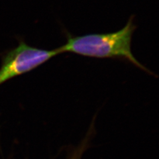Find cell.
Segmentation results:
<instances>
[{"label": "cell", "mask_w": 159, "mask_h": 159, "mask_svg": "<svg viewBox=\"0 0 159 159\" xmlns=\"http://www.w3.org/2000/svg\"><path fill=\"white\" fill-rule=\"evenodd\" d=\"M136 28L131 16L125 27L114 33L88 34L82 36H72L68 33L66 43L58 48L61 53L68 52L88 57L125 59L148 72L131 52L132 36Z\"/></svg>", "instance_id": "1"}, {"label": "cell", "mask_w": 159, "mask_h": 159, "mask_svg": "<svg viewBox=\"0 0 159 159\" xmlns=\"http://www.w3.org/2000/svg\"><path fill=\"white\" fill-rule=\"evenodd\" d=\"M84 150V148H80L78 151H76L75 153H74L73 156L70 159H80V156L82 153V151Z\"/></svg>", "instance_id": "3"}, {"label": "cell", "mask_w": 159, "mask_h": 159, "mask_svg": "<svg viewBox=\"0 0 159 159\" xmlns=\"http://www.w3.org/2000/svg\"><path fill=\"white\" fill-rule=\"evenodd\" d=\"M61 54L58 48L44 50L20 41L19 45L6 52L0 68V85L15 77L33 70L51 58Z\"/></svg>", "instance_id": "2"}]
</instances>
